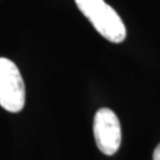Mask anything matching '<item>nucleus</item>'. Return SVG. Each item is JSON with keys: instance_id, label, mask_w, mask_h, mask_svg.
Segmentation results:
<instances>
[{"instance_id": "1", "label": "nucleus", "mask_w": 160, "mask_h": 160, "mask_svg": "<svg viewBox=\"0 0 160 160\" xmlns=\"http://www.w3.org/2000/svg\"><path fill=\"white\" fill-rule=\"evenodd\" d=\"M80 11L103 38L121 43L127 36L126 26L118 12L104 0H75Z\"/></svg>"}, {"instance_id": "2", "label": "nucleus", "mask_w": 160, "mask_h": 160, "mask_svg": "<svg viewBox=\"0 0 160 160\" xmlns=\"http://www.w3.org/2000/svg\"><path fill=\"white\" fill-rule=\"evenodd\" d=\"M25 104V84L19 69L8 58L0 57V107L18 113Z\"/></svg>"}, {"instance_id": "3", "label": "nucleus", "mask_w": 160, "mask_h": 160, "mask_svg": "<svg viewBox=\"0 0 160 160\" xmlns=\"http://www.w3.org/2000/svg\"><path fill=\"white\" fill-rule=\"evenodd\" d=\"M94 137L98 149L106 155L115 154L121 145V126L112 109H98L94 118Z\"/></svg>"}, {"instance_id": "4", "label": "nucleus", "mask_w": 160, "mask_h": 160, "mask_svg": "<svg viewBox=\"0 0 160 160\" xmlns=\"http://www.w3.org/2000/svg\"><path fill=\"white\" fill-rule=\"evenodd\" d=\"M153 160H160V143L157 146V148L153 152Z\"/></svg>"}]
</instances>
